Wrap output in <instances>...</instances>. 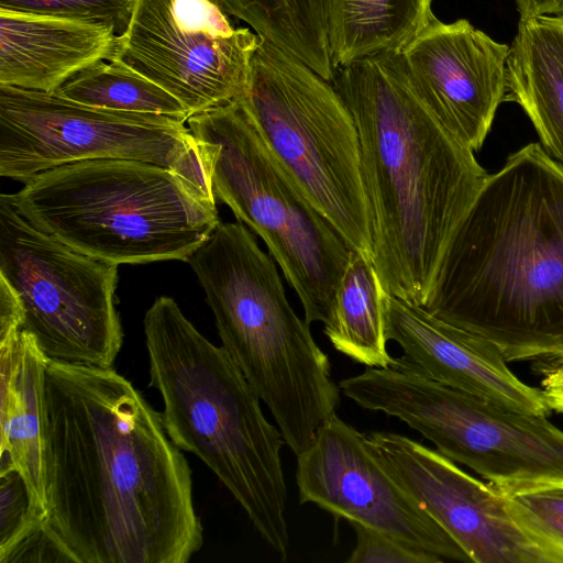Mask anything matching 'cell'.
<instances>
[{
  "instance_id": "cell-1",
  "label": "cell",
  "mask_w": 563,
  "mask_h": 563,
  "mask_svg": "<svg viewBox=\"0 0 563 563\" xmlns=\"http://www.w3.org/2000/svg\"><path fill=\"white\" fill-rule=\"evenodd\" d=\"M45 406V523L73 563H187L203 528L161 412L112 367L49 360Z\"/></svg>"
},
{
  "instance_id": "cell-2",
  "label": "cell",
  "mask_w": 563,
  "mask_h": 563,
  "mask_svg": "<svg viewBox=\"0 0 563 563\" xmlns=\"http://www.w3.org/2000/svg\"><path fill=\"white\" fill-rule=\"evenodd\" d=\"M424 308L506 361L563 357V167L539 143L488 174Z\"/></svg>"
},
{
  "instance_id": "cell-3",
  "label": "cell",
  "mask_w": 563,
  "mask_h": 563,
  "mask_svg": "<svg viewBox=\"0 0 563 563\" xmlns=\"http://www.w3.org/2000/svg\"><path fill=\"white\" fill-rule=\"evenodd\" d=\"M331 82L358 133L374 267L386 292L424 307L488 174L416 95L400 52L340 67Z\"/></svg>"
},
{
  "instance_id": "cell-4",
  "label": "cell",
  "mask_w": 563,
  "mask_h": 563,
  "mask_svg": "<svg viewBox=\"0 0 563 563\" xmlns=\"http://www.w3.org/2000/svg\"><path fill=\"white\" fill-rule=\"evenodd\" d=\"M150 385L163 400L170 440L200 459L229 489L261 537L287 560L286 441L225 349L211 343L177 302L157 297L144 320Z\"/></svg>"
},
{
  "instance_id": "cell-5",
  "label": "cell",
  "mask_w": 563,
  "mask_h": 563,
  "mask_svg": "<svg viewBox=\"0 0 563 563\" xmlns=\"http://www.w3.org/2000/svg\"><path fill=\"white\" fill-rule=\"evenodd\" d=\"M187 262L222 346L299 455L335 413L341 389L310 324L291 308L276 262L240 221L220 222Z\"/></svg>"
},
{
  "instance_id": "cell-6",
  "label": "cell",
  "mask_w": 563,
  "mask_h": 563,
  "mask_svg": "<svg viewBox=\"0 0 563 563\" xmlns=\"http://www.w3.org/2000/svg\"><path fill=\"white\" fill-rule=\"evenodd\" d=\"M18 212L71 249L112 264L186 261L220 223L216 202L178 174L133 159H86L36 174Z\"/></svg>"
},
{
  "instance_id": "cell-7",
  "label": "cell",
  "mask_w": 563,
  "mask_h": 563,
  "mask_svg": "<svg viewBox=\"0 0 563 563\" xmlns=\"http://www.w3.org/2000/svg\"><path fill=\"white\" fill-rule=\"evenodd\" d=\"M216 198L265 243L305 320L327 324L352 250L280 165L239 102L191 115Z\"/></svg>"
},
{
  "instance_id": "cell-8",
  "label": "cell",
  "mask_w": 563,
  "mask_h": 563,
  "mask_svg": "<svg viewBox=\"0 0 563 563\" xmlns=\"http://www.w3.org/2000/svg\"><path fill=\"white\" fill-rule=\"evenodd\" d=\"M330 82L260 37L236 100L280 165L347 246L373 260V219L358 133Z\"/></svg>"
},
{
  "instance_id": "cell-9",
  "label": "cell",
  "mask_w": 563,
  "mask_h": 563,
  "mask_svg": "<svg viewBox=\"0 0 563 563\" xmlns=\"http://www.w3.org/2000/svg\"><path fill=\"white\" fill-rule=\"evenodd\" d=\"M357 406L396 417L499 487L563 481V431L547 415L434 380L399 357L339 383Z\"/></svg>"
},
{
  "instance_id": "cell-10",
  "label": "cell",
  "mask_w": 563,
  "mask_h": 563,
  "mask_svg": "<svg viewBox=\"0 0 563 563\" xmlns=\"http://www.w3.org/2000/svg\"><path fill=\"white\" fill-rule=\"evenodd\" d=\"M100 158L164 166L216 202L199 144L183 122L0 85L1 177L25 183L59 165Z\"/></svg>"
},
{
  "instance_id": "cell-11",
  "label": "cell",
  "mask_w": 563,
  "mask_h": 563,
  "mask_svg": "<svg viewBox=\"0 0 563 563\" xmlns=\"http://www.w3.org/2000/svg\"><path fill=\"white\" fill-rule=\"evenodd\" d=\"M0 276L18 292L29 332L49 361L112 367L123 343L118 265L78 252L0 196Z\"/></svg>"
},
{
  "instance_id": "cell-12",
  "label": "cell",
  "mask_w": 563,
  "mask_h": 563,
  "mask_svg": "<svg viewBox=\"0 0 563 563\" xmlns=\"http://www.w3.org/2000/svg\"><path fill=\"white\" fill-rule=\"evenodd\" d=\"M258 45L209 0H133L109 62L155 82L191 117L242 95Z\"/></svg>"
},
{
  "instance_id": "cell-13",
  "label": "cell",
  "mask_w": 563,
  "mask_h": 563,
  "mask_svg": "<svg viewBox=\"0 0 563 563\" xmlns=\"http://www.w3.org/2000/svg\"><path fill=\"white\" fill-rule=\"evenodd\" d=\"M389 476L476 563H553L549 553L510 512L493 484L402 434H365Z\"/></svg>"
},
{
  "instance_id": "cell-14",
  "label": "cell",
  "mask_w": 563,
  "mask_h": 563,
  "mask_svg": "<svg viewBox=\"0 0 563 563\" xmlns=\"http://www.w3.org/2000/svg\"><path fill=\"white\" fill-rule=\"evenodd\" d=\"M301 504L357 522L443 560L471 562L451 537L389 476L364 433L332 415L297 455Z\"/></svg>"
},
{
  "instance_id": "cell-15",
  "label": "cell",
  "mask_w": 563,
  "mask_h": 563,
  "mask_svg": "<svg viewBox=\"0 0 563 563\" xmlns=\"http://www.w3.org/2000/svg\"><path fill=\"white\" fill-rule=\"evenodd\" d=\"M409 82L428 110L474 152L507 99L509 46L465 19L434 18L400 51Z\"/></svg>"
},
{
  "instance_id": "cell-16",
  "label": "cell",
  "mask_w": 563,
  "mask_h": 563,
  "mask_svg": "<svg viewBox=\"0 0 563 563\" xmlns=\"http://www.w3.org/2000/svg\"><path fill=\"white\" fill-rule=\"evenodd\" d=\"M385 318L388 341L404 352L399 360L419 373L505 406L542 415L550 411L541 389L521 382L487 340L388 292Z\"/></svg>"
},
{
  "instance_id": "cell-17",
  "label": "cell",
  "mask_w": 563,
  "mask_h": 563,
  "mask_svg": "<svg viewBox=\"0 0 563 563\" xmlns=\"http://www.w3.org/2000/svg\"><path fill=\"white\" fill-rule=\"evenodd\" d=\"M117 36L106 22L0 9V85L55 92L87 67L109 62Z\"/></svg>"
},
{
  "instance_id": "cell-18",
  "label": "cell",
  "mask_w": 563,
  "mask_h": 563,
  "mask_svg": "<svg viewBox=\"0 0 563 563\" xmlns=\"http://www.w3.org/2000/svg\"><path fill=\"white\" fill-rule=\"evenodd\" d=\"M47 364L48 358L25 330L0 335V471L20 473L33 509L44 519Z\"/></svg>"
},
{
  "instance_id": "cell-19",
  "label": "cell",
  "mask_w": 563,
  "mask_h": 563,
  "mask_svg": "<svg viewBox=\"0 0 563 563\" xmlns=\"http://www.w3.org/2000/svg\"><path fill=\"white\" fill-rule=\"evenodd\" d=\"M507 99L533 124L563 167V14L520 19L507 59Z\"/></svg>"
},
{
  "instance_id": "cell-20",
  "label": "cell",
  "mask_w": 563,
  "mask_h": 563,
  "mask_svg": "<svg viewBox=\"0 0 563 563\" xmlns=\"http://www.w3.org/2000/svg\"><path fill=\"white\" fill-rule=\"evenodd\" d=\"M432 0H330L328 41L334 69L400 52L435 18Z\"/></svg>"
},
{
  "instance_id": "cell-21",
  "label": "cell",
  "mask_w": 563,
  "mask_h": 563,
  "mask_svg": "<svg viewBox=\"0 0 563 563\" xmlns=\"http://www.w3.org/2000/svg\"><path fill=\"white\" fill-rule=\"evenodd\" d=\"M385 294L371 258L352 251L323 333L333 347L368 367H387Z\"/></svg>"
},
{
  "instance_id": "cell-22",
  "label": "cell",
  "mask_w": 563,
  "mask_h": 563,
  "mask_svg": "<svg viewBox=\"0 0 563 563\" xmlns=\"http://www.w3.org/2000/svg\"><path fill=\"white\" fill-rule=\"evenodd\" d=\"M245 22L261 38L332 81L328 19L330 0H209Z\"/></svg>"
},
{
  "instance_id": "cell-23",
  "label": "cell",
  "mask_w": 563,
  "mask_h": 563,
  "mask_svg": "<svg viewBox=\"0 0 563 563\" xmlns=\"http://www.w3.org/2000/svg\"><path fill=\"white\" fill-rule=\"evenodd\" d=\"M57 95L90 107L168 117L183 123L190 113L168 91L115 62L104 60L78 73L56 91Z\"/></svg>"
},
{
  "instance_id": "cell-24",
  "label": "cell",
  "mask_w": 563,
  "mask_h": 563,
  "mask_svg": "<svg viewBox=\"0 0 563 563\" xmlns=\"http://www.w3.org/2000/svg\"><path fill=\"white\" fill-rule=\"evenodd\" d=\"M495 487L516 520L549 553L553 563H563V481Z\"/></svg>"
},
{
  "instance_id": "cell-25",
  "label": "cell",
  "mask_w": 563,
  "mask_h": 563,
  "mask_svg": "<svg viewBox=\"0 0 563 563\" xmlns=\"http://www.w3.org/2000/svg\"><path fill=\"white\" fill-rule=\"evenodd\" d=\"M33 509L26 485L16 470L0 471V563L44 523Z\"/></svg>"
},
{
  "instance_id": "cell-26",
  "label": "cell",
  "mask_w": 563,
  "mask_h": 563,
  "mask_svg": "<svg viewBox=\"0 0 563 563\" xmlns=\"http://www.w3.org/2000/svg\"><path fill=\"white\" fill-rule=\"evenodd\" d=\"M133 0H0V9L65 19L106 22L121 34Z\"/></svg>"
},
{
  "instance_id": "cell-27",
  "label": "cell",
  "mask_w": 563,
  "mask_h": 563,
  "mask_svg": "<svg viewBox=\"0 0 563 563\" xmlns=\"http://www.w3.org/2000/svg\"><path fill=\"white\" fill-rule=\"evenodd\" d=\"M356 544L347 563H440L444 560L380 530L350 522Z\"/></svg>"
},
{
  "instance_id": "cell-28",
  "label": "cell",
  "mask_w": 563,
  "mask_h": 563,
  "mask_svg": "<svg viewBox=\"0 0 563 563\" xmlns=\"http://www.w3.org/2000/svg\"><path fill=\"white\" fill-rule=\"evenodd\" d=\"M534 369L541 375V391L550 410L563 413V357L537 360Z\"/></svg>"
},
{
  "instance_id": "cell-29",
  "label": "cell",
  "mask_w": 563,
  "mask_h": 563,
  "mask_svg": "<svg viewBox=\"0 0 563 563\" xmlns=\"http://www.w3.org/2000/svg\"><path fill=\"white\" fill-rule=\"evenodd\" d=\"M24 311L13 286L0 276V335L22 330Z\"/></svg>"
},
{
  "instance_id": "cell-30",
  "label": "cell",
  "mask_w": 563,
  "mask_h": 563,
  "mask_svg": "<svg viewBox=\"0 0 563 563\" xmlns=\"http://www.w3.org/2000/svg\"><path fill=\"white\" fill-rule=\"evenodd\" d=\"M520 19L563 14V0H516Z\"/></svg>"
}]
</instances>
